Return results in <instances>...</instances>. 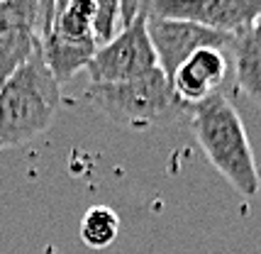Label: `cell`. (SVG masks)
Listing matches in <instances>:
<instances>
[{
    "mask_svg": "<svg viewBox=\"0 0 261 254\" xmlns=\"http://www.w3.org/2000/svg\"><path fill=\"white\" fill-rule=\"evenodd\" d=\"M39 8H42V37L51 30L54 22V8H57V0H39Z\"/></svg>",
    "mask_w": 261,
    "mask_h": 254,
    "instance_id": "5bb4252c",
    "label": "cell"
},
{
    "mask_svg": "<svg viewBox=\"0 0 261 254\" xmlns=\"http://www.w3.org/2000/svg\"><path fill=\"white\" fill-rule=\"evenodd\" d=\"M61 108V83L42 52L0 83V151L22 147L46 132Z\"/></svg>",
    "mask_w": 261,
    "mask_h": 254,
    "instance_id": "7a4b0ae2",
    "label": "cell"
},
{
    "mask_svg": "<svg viewBox=\"0 0 261 254\" xmlns=\"http://www.w3.org/2000/svg\"><path fill=\"white\" fill-rule=\"evenodd\" d=\"M232 69V49L225 46H203L193 52L171 76V88L178 100L188 108L203 103L205 98L222 93Z\"/></svg>",
    "mask_w": 261,
    "mask_h": 254,
    "instance_id": "ba28073f",
    "label": "cell"
},
{
    "mask_svg": "<svg viewBox=\"0 0 261 254\" xmlns=\"http://www.w3.org/2000/svg\"><path fill=\"white\" fill-rule=\"evenodd\" d=\"M154 69H159V61L147 32V15H139L132 24L122 27L108 44L98 46V52L86 66L91 83L132 81Z\"/></svg>",
    "mask_w": 261,
    "mask_h": 254,
    "instance_id": "277c9868",
    "label": "cell"
},
{
    "mask_svg": "<svg viewBox=\"0 0 261 254\" xmlns=\"http://www.w3.org/2000/svg\"><path fill=\"white\" fill-rule=\"evenodd\" d=\"M42 49L39 0H0V83Z\"/></svg>",
    "mask_w": 261,
    "mask_h": 254,
    "instance_id": "8992f818",
    "label": "cell"
},
{
    "mask_svg": "<svg viewBox=\"0 0 261 254\" xmlns=\"http://www.w3.org/2000/svg\"><path fill=\"white\" fill-rule=\"evenodd\" d=\"M232 69L234 83L251 103L261 105V42L251 30L234 37L232 44Z\"/></svg>",
    "mask_w": 261,
    "mask_h": 254,
    "instance_id": "30bf717a",
    "label": "cell"
},
{
    "mask_svg": "<svg viewBox=\"0 0 261 254\" xmlns=\"http://www.w3.org/2000/svg\"><path fill=\"white\" fill-rule=\"evenodd\" d=\"M42 59H44L46 69L51 71V76L59 83L71 81L79 71L88 66L93 54L98 52V42L95 39H71L49 30L42 37Z\"/></svg>",
    "mask_w": 261,
    "mask_h": 254,
    "instance_id": "9c48e42d",
    "label": "cell"
},
{
    "mask_svg": "<svg viewBox=\"0 0 261 254\" xmlns=\"http://www.w3.org/2000/svg\"><path fill=\"white\" fill-rule=\"evenodd\" d=\"M261 12V0H149L147 15L186 20L222 35L247 32Z\"/></svg>",
    "mask_w": 261,
    "mask_h": 254,
    "instance_id": "5b68a950",
    "label": "cell"
},
{
    "mask_svg": "<svg viewBox=\"0 0 261 254\" xmlns=\"http://www.w3.org/2000/svg\"><path fill=\"white\" fill-rule=\"evenodd\" d=\"M147 32L151 39V46L156 52L159 69L166 73L169 81L176 73V69L193 52L203 49V46L232 49V44H234L232 35H222V32L200 27L195 22H186V20H166V17H151V15H147Z\"/></svg>",
    "mask_w": 261,
    "mask_h": 254,
    "instance_id": "52a82bcc",
    "label": "cell"
},
{
    "mask_svg": "<svg viewBox=\"0 0 261 254\" xmlns=\"http://www.w3.org/2000/svg\"><path fill=\"white\" fill-rule=\"evenodd\" d=\"M86 100L115 125L129 130H149L176 122L188 115V105L178 100L171 81L161 69H154L120 83H88Z\"/></svg>",
    "mask_w": 261,
    "mask_h": 254,
    "instance_id": "3957f363",
    "label": "cell"
},
{
    "mask_svg": "<svg viewBox=\"0 0 261 254\" xmlns=\"http://www.w3.org/2000/svg\"><path fill=\"white\" fill-rule=\"evenodd\" d=\"M193 135L207 162L242 196H256L261 188L249 137L237 108L225 93H215L188 110Z\"/></svg>",
    "mask_w": 261,
    "mask_h": 254,
    "instance_id": "6da1fadb",
    "label": "cell"
},
{
    "mask_svg": "<svg viewBox=\"0 0 261 254\" xmlns=\"http://www.w3.org/2000/svg\"><path fill=\"white\" fill-rule=\"evenodd\" d=\"M95 3V42L108 44L122 30V5L120 0H93Z\"/></svg>",
    "mask_w": 261,
    "mask_h": 254,
    "instance_id": "7c38bea8",
    "label": "cell"
},
{
    "mask_svg": "<svg viewBox=\"0 0 261 254\" xmlns=\"http://www.w3.org/2000/svg\"><path fill=\"white\" fill-rule=\"evenodd\" d=\"M81 240L91 249H108L120 235V215L108 206H93L81 220Z\"/></svg>",
    "mask_w": 261,
    "mask_h": 254,
    "instance_id": "8fae6325",
    "label": "cell"
},
{
    "mask_svg": "<svg viewBox=\"0 0 261 254\" xmlns=\"http://www.w3.org/2000/svg\"><path fill=\"white\" fill-rule=\"evenodd\" d=\"M120 5H122V27H127L139 15H147L149 0H120Z\"/></svg>",
    "mask_w": 261,
    "mask_h": 254,
    "instance_id": "4fadbf2b",
    "label": "cell"
},
{
    "mask_svg": "<svg viewBox=\"0 0 261 254\" xmlns=\"http://www.w3.org/2000/svg\"><path fill=\"white\" fill-rule=\"evenodd\" d=\"M249 30H251V35H254V37H256V39L261 42V12L256 15V17H254V22H251Z\"/></svg>",
    "mask_w": 261,
    "mask_h": 254,
    "instance_id": "9a60e30c",
    "label": "cell"
}]
</instances>
